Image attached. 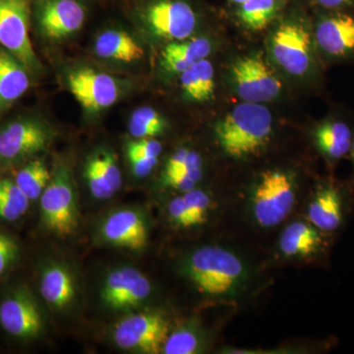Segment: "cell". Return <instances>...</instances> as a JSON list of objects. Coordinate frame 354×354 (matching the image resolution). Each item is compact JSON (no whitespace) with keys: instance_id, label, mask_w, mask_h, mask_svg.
I'll list each match as a JSON object with an SVG mask.
<instances>
[{"instance_id":"f1b7e54d","label":"cell","mask_w":354,"mask_h":354,"mask_svg":"<svg viewBox=\"0 0 354 354\" xmlns=\"http://www.w3.org/2000/svg\"><path fill=\"white\" fill-rule=\"evenodd\" d=\"M200 346L199 335L190 328H179L167 335L162 348L165 354H192L196 353Z\"/></svg>"},{"instance_id":"d590c367","label":"cell","mask_w":354,"mask_h":354,"mask_svg":"<svg viewBox=\"0 0 354 354\" xmlns=\"http://www.w3.org/2000/svg\"><path fill=\"white\" fill-rule=\"evenodd\" d=\"M127 158L133 174L140 178L148 176L158 162V158L143 157L133 153H127Z\"/></svg>"},{"instance_id":"7c38bea8","label":"cell","mask_w":354,"mask_h":354,"mask_svg":"<svg viewBox=\"0 0 354 354\" xmlns=\"http://www.w3.org/2000/svg\"><path fill=\"white\" fill-rule=\"evenodd\" d=\"M167 335L169 325L158 312H142L125 317L116 324L113 332L118 348L149 354L160 353Z\"/></svg>"},{"instance_id":"6da1fadb","label":"cell","mask_w":354,"mask_h":354,"mask_svg":"<svg viewBox=\"0 0 354 354\" xmlns=\"http://www.w3.org/2000/svg\"><path fill=\"white\" fill-rule=\"evenodd\" d=\"M272 134L271 111L262 104L241 102L216 122L215 137L228 157H255L269 144Z\"/></svg>"},{"instance_id":"f546056e","label":"cell","mask_w":354,"mask_h":354,"mask_svg":"<svg viewBox=\"0 0 354 354\" xmlns=\"http://www.w3.org/2000/svg\"><path fill=\"white\" fill-rule=\"evenodd\" d=\"M165 172H203L201 156L189 149H179L167 160Z\"/></svg>"},{"instance_id":"d6986e66","label":"cell","mask_w":354,"mask_h":354,"mask_svg":"<svg viewBox=\"0 0 354 354\" xmlns=\"http://www.w3.org/2000/svg\"><path fill=\"white\" fill-rule=\"evenodd\" d=\"M91 194L99 200L113 197L122 185V176L115 153L108 148H99L88 156L84 167Z\"/></svg>"},{"instance_id":"ac0fdd59","label":"cell","mask_w":354,"mask_h":354,"mask_svg":"<svg viewBox=\"0 0 354 354\" xmlns=\"http://www.w3.org/2000/svg\"><path fill=\"white\" fill-rule=\"evenodd\" d=\"M101 234L109 243L130 250H142L148 242L145 218L136 209L113 212L102 223Z\"/></svg>"},{"instance_id":"60d3db41","label":"cell","mask_w":354,"mask_h":354,"mask_svg":"<svg viewBox=\"0 0 354 354\" xmlns=\"http://www.w3.org/2000/svg\"><path fill=\"white\" fill-rule=\"evenodd\" d=\"M349 156H351V160H353V169H354V139L353 142V146H351V152H349Z\"/></svg>"},{"instance_id":"5bb4252c","label":"cell","mask_w":354,"mask_h":354,"mask_svg":"<svg viewBox=\"0 0 354 354\" xmlns=\"http://www.w3.org/2000/svg\"><path fill=\"white\" fill-rule=\"evenodd\" d=\"M349 208L348 187L333 180L318 186L307 209L309 223L327 235L339 232L346 223Z\"/></svg>"},{"instance_id":"f35d334b","label":"cell","mask_w":354,"mask_h":354,"mask_svg":"<svg viewBox=\"0 0 354 354\" xmlns=\"http://www.w3.org/2000/svg\"><path fill=\"white\" fill-rule=\"evenodd\" d=\"M21 216H22V215H21L19 212L16 211L12 207L9 206L7 203L4 202L3 200L0 198V218L6 221H17Z\"/></svg>"},{"instance_id":"74e56055","label":"cell","mask_w":354,"mask_h":354,"mask_svg":"<svg viewBox=\"0 0 354 354\" xmlns=\"http://www.w3.org/2000/svg\"><path fill=\"white\" fill-rule=\"evenodd\" d=\"M17 246L12 239L0 232V274L6 271V268L16 257Z\"/></svg>"},{"instance_id":"9c48e42d","label":"cell","mask_w":354,"mask_h":354,"mask_svg":"<svg viewBox=\"0 0 354 354\" xmlns=\"http://www.w3.org/2000/svg\"><path fill=\"white\" fill-rule=\"evenodd\" d=\"M230 77L235 93L246 102L274 101L283 90L278 74L260 55H245L235 60Z\"/></svg>"},{"instance_id":"7402d4cb","label":"cell","mask_w":354,"mask_h":354,"mask_svg":"<svg viewBox=\"0 0 354 354\" xmlns=\"http://www.w3.org/2000/svg\"><path fill=\"white\" fill-rule=\"evenodd\" d=\"M212 50L213 44L206 37L171 41L162 51V64L169 73L181 74L208 58Z\"/></svg>"},{"instance_id":"30bf717a","label":"cell","mask_w":354,"mask_h":354,"mask_svg":"<svg viewBox=\"0 0 354 354\" xmlns=\"http://www.w3.org/2000/svg\"><path fill=\"white\" fill-rule=\"evenodd\" d=\"M30 27V0H0V46L19 58L32 74L41 66L32 48Z\"/></svg>"},{"instance_id":"d6a6232c","label":"cell","mask_w":354,"mask_h":354,"mask_svg":"<svg viewBox=\"0 0 354 354\" xmlns=\"http://www.w3.org/2000/svg\"><path fill=\"white\" fill-rule=\"evenodd\" d=\"M203 172H196V174L164 172L162 183L167 187L174 188V189L185 193L194 189L196 187V184L201 180Z\"/></svg>"},{"instance_id":"ffe728a7","label":"cell","mask_w":354,"mask_h":354,"mask_svg":"<svg viewBox=\"0 0 354 354\" xmlns=\"http://www.w3.org/2000/svg\"><path fill=\"white\" fill-rule=\"evenodd\" d=\"M32 72L10 51L0 46V114L19 101L31 86Z\"/></svg>"},{"instance_id":"e575fe53","label":"cell","mask_w":354,"mask_h":354,"mask_svg":"<svg viewBox=\"0 0 354 354\" xmlns=\"http://www.w3.org/2000/svg\"><path fill=\"white\" fill-rule=\"evenodd\" d=\"M160 142L153 138L138 139L130 142L127 145V153L143 156V157L158 158L162 153Z\"/></svg>"},{"instance_id":"d4e9b609","label":"cell","mask_w":354,"mask_h":354,"mask_svg":"<svg viewBox=\"0 0 354 354\" xmlns=\"http://www.w3.org/2000/svg\"><path fill=\"white\" fill-rule=\"evenodd\" d=\"M180 86L188 101L208 102L215 95V67L206 58L180 74Z\"/></svg>"},{"instance_id":"cb8c5ba5","label":"cell","mask_w":354,"mask_h":354,"mask_svg":"<svg viewBox=\"0 0 354 354\" xmlns=\"http://www.w3.org/2000/svg\"><path fill=\"white\" fill-rule=\"evenodd\" d=\"M44 299L57 309H64L75 298L76 288L71 272L64 265L51 264L44 270L41 278Z\"/></svg>"},{"instance_id":"603a6c76","label":"cell","mask_w":354,"mask_h":354,"mask_svg":"<svg viewBox=\"0 0 354 354\" xmlns=\"http://www.w3.org/2000/svg\"><path fill=\"white\" fill-rule=\"evenodd\" d=\"M94 50L97 57L111 62L131 64L144 57L143 46L137 39L116 28L102 31L95 39Z\"/></svg>"},{"instance_id":"44dd1931","label":"cell","mask_w":354,"mask_h":354,"mask_svg":"<svg viewBox=\"0 0 354 354\" xmlns=\"http://www.w3.org/2000/svg\"><path fill=\"white\" fill-rule=\"evenodd\" d=\"M327 247V234L304 221L291 223L279 239V249L288 257H319Z\"/></svg>"},{"instance_id":"4dcf8cb0","label":"cell","mask_w":354,"mask_h":354,"mask_svg":"<svg viewBox=\"0 0 354 354\" xmlns=\"http://www.w3.org/2000/svg\"><path fill=\"white\" fill-rule=\"evenodd\" d=\"M0 198L22 216L29 209L31 201L15 181L6 178L0 179Z\"/></svg>"},{"instance_id":"836d02e7","label":"cell","mask_w":354,"mask_h":354,"mask_svg":"<svg viewBox=\"0 0 354 354\" xmlns=\"http://www.w3.org/2000/svg\"><path fill=\"white\" fill-rule=\"evenodd\" d=\"M169 215L176 225L181 227H195L194 218L191 215L189 209L186 206L183 197H176L171 200L169 204Z\"/></svg>"},{"instance_id":"3957f363","label":"cell","mask_w":354,"mask_h":354,"mask_svg":"<svg viewBox=\"0 0 354 354\" xmlns=\"http://www.w3.org/2000/svg\"><path fill=\"white\" fill-rule=\"evenodd\" d=\"M129 12L148 32L169 41L189 39L199 28V0H129Z\"/></svg>"},{"instance_id":"52a82bcc","label":"cell","mask_w":354,"mask_h":354,"mask_svg":"<svg viewBox=\"0 0 354 354\" xmlns=\"http://www.w3.org/2000/svg\"><path fill=\"white\" fill-rule=\"evenodd\" d=\"M312 31L319 57L329 64L354 62V13L315 10Z\"/></svg>"},{"instance_id":"ba28073f","label":"cell","mask_w":354,"mask_h":354,"mask_svg":"<svg viewBox=\"0 0 354 354\" xmlns=\"http://www.w3.org/2000/svg\"><path fill=\"white\" fill-rule=\"evenodd\" d=\"M31 24L48 41L68 38L87 21L88 0H30Z\"/></svg>"},{"instance_id":"277c9868","label":"cell","mask_w":354,"mask_h":354,"mask_svg":"<svg viewBox=\"0 0 354 354\" xmlns=\"http://www.w3.org/2000/svg\"><path fill=\"white\" fill-rule=\"evenodd\" d=\"M270 39L272 57L281 68L292 76H307L319 70V57L312 21L304 12L288 13Z\"/></svg>"},{"instance_id":"ab89813d","label":"cell","mask_w":354,"mask_h":354,"mask_svg":"<svg viewBox=\"0 0 354 354\" xmlns=\"http://www.w3.org/2000/svg\"><path fill=\"white\" fill-rule=\"evenodd\" d=\"M245 1L247 0H227V3L235 8V7L241 6V4L244 3Z\"/></svg>"},{"instance_id":"8fae6325","label":"cell","mask_w":354,"mask_h":354,"mask_svg":"<svg viewBox=\"0 0 354 354\" xmlns=\"http://www.w3.org/2000/svg\"><path fill=\"white\" fill-rule=\"evenodd\" d=\"M53 132L36 116L14 118L0 127V160L16 162L43 152L50 146Z\"/></svg>"},{"instance_id":"e0dca14e","label":"cell","mask_w":354,"mask_h":354,"mask_svg":"<svg viewBox=\"0 0 354 354\" xmlns=\"http://www.w3.org/2000/svg\"><path fill=\"white\" fill-rule=\"evenodd\" d=\"M314 145L322 157L335 165L351 152L354 139V124L348 116L332 113L317 123L312 131Z\"/></svg>"},{"instance_id":"2e32d148","label":"cell","mask_w":354,"mask_h":354,"mask_svg":"<svg viewBox=\"0 0 354 354\" xmlns=\"http://www.w3.org/2000/svg\"><path fill=\"white\" fill-rule=\"evenodd\" d=\"M0 324L8 334L20 339L36 337L43 329L38 305L25 290L14 291L1 302Z\"/></svg>"},{"instance_id":"8992f818","label":"cell","mask_w":354,"mask_h":354,"mask_svg":"<svg viewBox=\"0 0 354 354\" xmlns=\"http://www.w3.org/2000/svg\"><path fill=\"white\" fill-rule=\"evenodd\" d=\"M41 220L53 234L67 236L78 225L75 184L71 169L58 165L41 196Z\"/></svg>"},{"instance_id":"1f68e13d","label":"cell","mask_w":354,"mask_h":354,"mask_svg":"<svg viewBox=\"0 0 354 354\" xmlns=\"http://www.w3.org/2000/svg\"><path fill=\"white\" fill-rule=\"evenodd\" d=\"M186 206L189 209L191 215L194 218L197 225L206 221L207 216L211 208V198L204 191L194 189L188 191L183 195Z\"/></svg>"},{"instance_id":"7a4b0ae2","label":"cell","mask_w":354,"mask_h":354,"mask_svg":"<svg viewBox=\"0 0 354 354\" xmlns=\"http://www.w3.org/2000/svg\"><path fill=\"white\" fill-rule=\"evenodd\" d=\"M185 272L202 295L212 297L234 295L246 279L242 261L227 249L203 246L186 261Z\"/></svg>"},{"instance_id":"9a60e30c","label":"cell","mask_w":354,"mask_h":354,"mask_svg":"<svg viewBox=\"0 0 354 354\" xmlns=\"http://www.w3.org/2000/svg\"><path fill=\"white\" fill-rule=\"evenodd\" d=\"M152 293L148 278L134 268L122 267L108 274L102 290V299L114 310L138 306Z\"/></svg>"},{"instance_id":"484cf974","label":"cell","mask_w":354,"mask_h":354,"mask_svg":"<svg viewBox=\"0 0 354 354\" xmlns=\"http://www.w3.org/2000/svg\"><path fill=\"white\" fill-rule=\"evenodd\" d=\"M290 0H247L235 7L236 19L246 29L261 31L286 10Z\"/></svg>"},{"instance_id":"5b68a950","label":"cell","mask_w":354,"mask_h":354,"mask_svg":"<svg viewBox=\"0 0 354 354\" xmlns=\"http://www.w3.org/2000/svg\"><path fill=\"white\" fill-rule=\"evenodd\" d=\"M297 195L295 177L283 169H272L261 176L252 195V213L258 225L274 227L292 211Z\"/></svg>"},{"instance_id":"4fadbf2b","label":"cell","mask_w":354,"mask_h":354,"mask_svg":"<svg viewBox=\"0 0 354 354\" xmlns=\"http://www.w3.org/2000/svg\"><path fill=\"white\" fill-rule=\"evenodd\" d=\"M67 84L76 101L90 113L106 111L120 97V84L114 77L87 67L70 72Z\"/></svg>"},{"instance_id":"8d00e7d4","label":"cell","mask_w":354,"mask_h":354,"mask_svg":"<svg viewBox=\"0 0 354 354\" xmlns=\"http://www.w3.org/2000/svg\"><path fill=\"white\" fill-rule=\"evenodd\" d=\"M313 10L348 11L354 13V0H306Z\"/></svg>"},{"instance_id":"83f0119b","label":"cell","mask_w":354,"mask_h":354,"mask_svg":"<svg viewBox=\"0 0 354 354\" xmlns=\"http://www.w3.org/2000/svg\"><path fill=\"white\" fill-rule=\"evenodd\" d=\"M128 129L134 138H153L165 132L167 121L156 109L143 106L133 111Z\"/></svg>"},{"instance_id":"4316f807","label":"cell","mask_w":354,"mask_h":354,"mask_svg":"<svg viewBox=\"0 0 354 354\" xmlns=\"http://www.w3.org/2000/svg\"><path fill=\"white\" fill-rule=\"evenodd\" d=\"M51 178L48 167L41 160H32L16 174L15 183L30 200L41 198Z\"/></svg>"}]
</instances>
